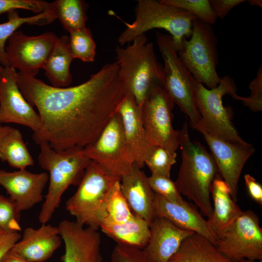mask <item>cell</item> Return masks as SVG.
I'll return each instance as SVG.
<instances>
[{
    "instance_id": "cell-1",
    "label": "cell",
    "mask_w": 262,
    "mask_h": 262,
    "mask_svg": "<svg viewBox=\"0 0 262 262\" xmlns=\"http://www.w3.org/2000/svg\"><path fill=\"white\" fill-rule=\"evenodd\" d=\"M17 83L26 100L38 110L40 125L33 139L56 151L94 142L129 94L117 61L75 86L55 87L20 72Z\"/></svg>"
},
{
    "instance_id": "cell-2",
    "label": "cell",
    "mask_w": 262,
    "mask_h": 262,
    "mask_svg": "<svg viewBox=\"0 0 262 262\" xmlns=\"http://www.w3.org/2000/svg\"><path fill=\"white\" fill-rule=\"evenodd\" d=\"M181 163L175 183L180 194L192 200L208 218L213 211L210 194L218 169L212 154L189 135L187 121L179 131Z\"/></svg>"
},
{
    "instance_id": "cell-3",
    "label": "cell",
    "mask_w": 262,
    "mask_h": 262,
    "mask_svg": "<svg viewBox=\"0 0 262 262\" xmlns=\"http://www.w3.org/2000/svg\"><path fill=\"white\" fill-rule=\"evenodd\" d=\"M115 52L120 75L141 108L154 90L164 85V67L157 60L153 44L144 34L125 48L116 46Z\"/></svg>"
},
{
    "instance_id": "cell-4",
    "label": "cell",
    "mask_w": 262,
    "mask_h": 262,
    "mask_svg": "<svg viewBox=\"0 0 262 262\" xmlns=\"http://www.w3.org/2000/svg\"><path fill=\"white\" fill-rule=\"evenodd\" d=\"M38 160L40 166L49 173V184L38 219L46 224L59 207L61 197L70 185L78 186L90 160L83 153V148L74 147L56 151L46 143L39 144Z\"/></svg>"
},
{
    "instance_id": "cell-5",
    "label": "cell",
    "mask_w": 262,
    "mask_h": 262,
    "mask_svg": "<svg viewBox=\"0 0 262 262\" xmlns=\"http://www.w3.org/2000/svg\"><path fill=\"white\" fill-rule=\"evenodd\" d=\"M116 16L126 26L117 39L121 46L130 44L149 30L161 29L170 34L177 52L181 48L183 40L190 37L193 22L197 18L183 9L155 0H138L135 19L131 23Z\"/></svg>"
},
{
    "instance_id": "cell-6",
    "label": "cell",
    "mask_w": 262,
    "mask_h": 262,
    "mask_svg": "<svg viewBox=\"0 0 262 262\" xmlns=\"http://www.w3.org/2000/svg\"><path fill=\"white\" fill-rule=\"evenodd\" d=\"M117 180L91 160L76 192L66 201V210L78 223L98 230L108 216L107 193Z\"/></svg>"
},
{
    "instance_id": "cell-7",
    "label": "cell",
    "mask_w": 262,
    "mask_h": 262,
    "mask_svg": "<svg viewBox=\"0 0 262 262\" xmlns=\"http://www.w3.org/2000/svg\"><path fill=\"white\" fill-rule=\"evenodd\" d=\"M237 87L232 78L228 75L221 78L218 85L208 89L198 83L196 91V103L200 120L196 130L201 133L224 139L245 147L252 145L239 135L230 119V110L223 104L226 95L236 94Z\"/></svg>"
},
{
    "instance_id": "cell-8",
    "label": "cell",
    "mask_w": 262,
    "mask_h": 262,
    "mask_svg": "<svg viewBox=\"0 0 262 262\" xmlns=\"http://www.w3.org/2000/svg\"><path fill=\"white\" fill-rule=\"evenodd\" d=\"M218 39L211 25L197 18L192 23L189 40L184 39L177 52L182 64L196 82L206 88L216 87L220 81L216 67L218 63Z\"/></svg>"
},
{
    "instance_id": "cell-9",
    "label": "cell",
    "mask_w": 262,
    "mask_h": 262,
    "mask_svg": "<svg viewBox=\"0 0 262 262\" xmlns=\"http://www.w3.org/2000/svg\"><path fill=\"white\" fill-rule=\"evenodd\" d=\"M156 39L164 61V89L174 103L189 117L191 127L196 129L200 120L196 103L198 83L180 60L171 36L156 31Z\"/></svg>"
},
{
    "instance_id": "cell-10",
    "label": "cell",
    "mask_w": 262,
    "mask_h": 262,
    "mask_svg": "<svg viewBox=\"0 0 262 262\" xmlns=\"http://www.w3.org/2000/svg\"><path fill=\"white\" fill-rule=\"evenodd\" d=\"M83 152L107 174L120 180L131 171L135 163L126 142L117 113L97 139L83 147Z\"/></svg>"
},
{
    "instance_id": "cell-11",
    "label": "cell",
    "mask_w": 262,
    "mask_h": 262,
    "mask_svg": "<svg viewBox=\"0 0 262 262\" xmlns=\"http://www.w3.org/2000/svg\"><path fill=\"white\" fill-rule=\"evenodd\" d=\"M223 255L234 262L243 259L262 260V229L253 212L241 214L218 236L215 246Z\"/></svg>"
},
{
    "instance_id": "cell-12",
    "label": "cell",
    "mask_w": 262,
    "mask_h": 262,
    "mask_svg": "<svg viewBox=\"0 0 262 262\" xmlns=\"http://www.w3.org/2000/svg\"><path fill=\"white\" fill-rule=\"evenodd\" d=\"M174 102L164 87L154 90L141 108L146 133L152 146H159L172 152L179 147V131L172 125Z\"/></svg>"
},
{
    "instance_id": "cell-13",
    "label": "cell",
    "mask_w": 262,
    "mask_h": 262,
    "mask_svg": "<svg viewBox=\"0 0 262 262\" xmlns=\"http://www.w3.org/2000/svg\"><path fill=\"white\" fill-rule=\"evenodd\" d=\"M58 39L52 32L28 36L20 31H16L5 47L9 66L17 68L24 75L35 77L44 68Z\"/></svg>"
},
{
    "instance_id": "cell-14",
    "label": "cell",
    "mask_w": 262,
    "mask_h": 262,
    "mask_svg": "<svg viewBox=\"0 0 262 262\" xmlns=\"http://www.w3.org/2000/svg\"><path fill=\"white\" fill-rule=\"evenodd\" d=\"M17 73L14 68L4 67L0 80V124L22 125L35 132L40 125V117L21 92Z\"/></svg>"
},
{
    "instance_id": "cell-15",
    "label": "cell",
    "mask_w": 262,
    "mask_h": 262,
    "mask_svg": "<svg viewBox=\"0 0 262 262\" xmlns=\"http://www.w3.org/2000/svg\"><path fill=\"white\" fill-rule=\"evenodd\" d=\"M201 133L211 149L220 176L230 188L231 197L236 202L240 175L254 148L252 146L245 147L205 132Z\"/></svg>"
},
{
    "instance_id": "cell-16",
    "label": "cell",
    "mask_w": 262,
    "mask_h": 262,
    "mask_svg": "<svg viewBox=\"0 0 262 262\" xmlns=\"http://www.w3.org/2000/svg\"><path fill=\"white\" fill-rule=\"evenodd\" d=\"M65 246L63 262H102L101 237L97 230L63 220L58 226Z\"/></svg>"
},
{
    "instance_id": "cell-17",
    "label": "cell",
    "mask_w": 262,
    "mask_h": 262,
    "mask_svg": "<svg viewBox=\"0 0 262 262\" xmlns=\"http://www.w3.org/2000/svg\"><path fill=\"white\" fill-rule=\"evenodd\" d=\"M49 179L45 172L34 173L26 169L8 172L0 169V185L20 212L30 210L42 201L43 191Z\"/></svg>"
},
{
    "instance_id": "cell-18",
    "label": "cell",
    "mask_w": 262,
    "mask_h": 262,
    "mask_svg": "<svg viewBox=\"0 0 262 262\" xmlns=\"http://www.w3.org/2000/svg\"><path fill=\"white\" fill-rule=\"evenodd\" d=\"M117 113L129 149L135 162L142 168L153 146L146 133L141 108L130 93L120 104Z\"/></svg>"
},
{
    "instance_id": "cell-19",
    "label": "cell",
    "mask_w": 262,
    "mask_h": 262,
    "mask_svg": "<svg viewBox=\"0 0 262 262\" xmlns=\"http://www.w3.org/2000/svg\"><path fill=\"white\" fill-rule=\"evenodd\" d=\"M154 211L155 217L165 218L180 229L201 235L216 246L217 235L190 203L172 202L155 193Z\"/></svg>"
},
{
    "instance_id": "cell-20",
    "label": "cell",
    "mask_w": 262,
    "mask_h": 262,
    "mask_svg": "<svg viewBox=\"0 0 262 262\" xmlns=\"http://www.w3.org/2000/svg\"><path fill=\"white\" fill-rule=\"evenodd\" d=\"M61 239L58 227L43 224L37 229L28 227L10 250L29 262H44L61 246Z\"/></svg>"
},
{
    "instance_id": "cell-21",
    "label": "cell",
    "mask_w": 262,
    "mask_h": 262,
    "mask_svg": "<svg viewBox=\"0 0 262 262\" xmlns=\"http://www.w3.org/2000/svg\"><path fill=\"white\" fill-rule=\"evenodd\" d=\"M150 236L143 249L151 262H168L183 241L194 232L180 229L168 219L155 217L149 225Z\"/></svg>"
},
{
    "instance_id": "cell-22",
    "label": "cell",
    "mask_w": 262,
    "mask_h": 262,
    "mask_svg": "<svg viewBox=\"0 0 262 262\" xmlns=\"http://www.w3.org/2000/svg\"><path fill=\"white\" fill-rule=\"evenodd\" d=\"M121 191L132 211L144 219L150 225L155 217V193L148 177L135 163L131 171L120 180Z\"/></svg>"
},
{
    "instance_id": "cell-23",
    "label": "cell",
    "mask_w": 262,
    "mask_h": 262,
    "mask_svg": "<svg viewBox=\"0 0 262 262\" xmlns=\"http://www.w3.org/2000/svg\"><path fill=\"white\" fill-rule=\"evenodd\" d=\"M211 194L213 207V213L207 222L218 237L243 211L232 198L230 188L220 175H217L213 180Z\"/></svg>"
},
{
    "instance_id": "cell-24",
    "label": "cell",
    "mask_w": 262,
    "mask_h": 262,
    "mask_svg": "<svg viewBox=\"0 0 262 262\" xmlns=\"http://www.w3.org/2000/svg\"><path fill=\"white\" fill-rule=\"evenodd\" d=\"M100 228L117 244L142 249L147 246L150 236L149 224L142 217L134 213L130 219L120 223L106 217Z\"/></svg>"
},
{
    "instance_id": "cell-25",
    "label": "cell",
    "mask_w": 262,
    "mask_h": 262,
    "mask_svg": "<svg viewBox=\"0 0 262 262\" xmlns=\"http://www.w3.org/2000/svg\"><path fill=\"white\" fill-rule=\"evenodd\" d=\"M168 262H234L218 251L209 240L193 233L182 242Z\"/></svg>"
},
{
    "instance_id": "cell-26",
    "label": "cell",
    "mask_w": 262,
    "mask_h": 262,
    "mask_svg": "<svg viewBox=\"0 0 262 262\" xmlns=\"http://www.w3.org/2000/svg\"><path fill=\"white\" fill-rule=\"evenodd\" d=\"M69 37L58 39L43 69L52 86L66 87L72 82L70 66L74 59L68 46Z\"/></svg>"
},
{
    "instance_id": "cell-27",
    "label": "cell",
    "mask_w": 262,
    "mask_h": 262,
    "mask_svg": "<svg viewBox=\"0 0 262 262\" xmlns=\"http://www.w3.org/2000/svg\"><path fill=\"white\" fill-rule=\"evenodd\" d=\"M0 160L18 170L33 165L34 160L18 130L11 128L4 138L0 147Z\"/></svg>"
},
{
    "instance_id": "cell-28",
    "label": "cell",
    "mask_w": 262,
    "mask_h": 262,
    "mask_svg": "<svg viewBox=\"0 0 262 262\" xmlns=\"http://www.w3.org/2000/svg\"><path fill=\"white\" fill-rule=\"evenodd\" d=\"M7 16L8 21L0 24V64L4 67L9 66L5 53L6 42L19 27L25 23L45 25L56 19L48 4L44 11L32 16L21 17L16 10L8 13Z\"/></svg>"
},
{
    "instance_id": "cell-29",
    "label": "cell",
    "mask_w": 262,
    "mask_h": 262,
    "mask_svg": "<svg viewBox=\"0 0 262 262\" xmlns=\"http://www.w3.org/2000/svg\"><path fill=\"white\" fill-rule=\"evenodd\" d=\"M55 18L69 33L86 27L87 16L84 1L81 0H56L49 2Z\"/></svg>"
},
{
    "instance_id": "cell-30",
    "label": "cell",
    "mask_w": 262,
    "mask_h": 262,
    "mask_svg": "<svg viewBox=\"0 0 262 262\" xmlns=\"http://www.w3.org/2000/svg\"><path fill=\"white\" fill-rule=\"evenodd\" d=\"M105 202L107 217L115 223L124 222L133 214L121 191L120 180L116 181L110 187Z\"/></svg>"
},
{
    "instance_id": "cell-31",
    "label": "cell",
    "mask_w": 262,
    "mask_h": 262,
    "mask_svg": "<svg viewBox=\"0 0 262 262\" xmlns=\"http://www.w3.org/2000/svg\"><path fill=\"white\" fill-rule=\"evenodd\" d=\"M68 46L74 59L83 62H92L96 56V44L89 28L73 31L69 33Z\"/></svg>"
},
{
    "instance_id": "cell-32",
    "label": "cell",
    "mask_w": 262,
    "mask_h": 262,
    "mask_svg": "<svg viewBox=\"0 0 262 262\" xmlns=\"http://www.w3.org/2000/svg\"><path fill=\"white\" fill-rule=\"evenodd\" d=\"M176 152H172L159 146H153L145 160L151 174L170 178V171L173 164L176 163Z\"/></svg>"
},
{
    "instance_id": "cell-33",
    "label": "cell",
    "mask_w": 262,
    "mask_h": 262,
    "mask_svg": "<svg viewBox=\"0 0 262 262\" xmlns=\"http://www.w3.org/2000/svg\"><path fill=\"white\" fill-rule=\"evenodd\" d=\"M160 2L183 9L211 25L217 18L209 0H162Z\"/></svg>"
},
{
    "instance_id": "cell-34",
    "label": "cell",
    "mask_w": 262,
    "mask_h": 262,
    "mask_svg": "<svg viewBox=\"0 0 262 262\" xmlns=\"http://www.w3.org/2000/svg\"><path fill=\"white\" fill-rule=\"evenodd\" d=\"M20 213L13 200L0 195V229L4 232H18L21 230Z\"/></svg>"
},
{
    "instance_id": "cell-35",
    "label": "cell",
    "mask_w": 262,
    "mask_h": 262,
    "mask_svg": "<svg viewBox=\"0 0 262 262\" xmlns=\"http://www.w3.org/2000/svg\"><path fill=\"white\" fill-rule=\"evenodd\" d=\"M148 180L153 191L165 199L178 203L186 202L181 196L175 181L170 178L151 174L148 177Z\"/></svg>"
},
{
    "instance_id": "cell-36",
    "label": "cell",
    "mask_w": 262,
    "mask_h": 262,
    "mask_svg": "<svg viewBox=\"0 0 262 262\" xmlns=\"http://www.w3.org/2000/svg\"><path fill=\"white\" fill-rule=\"evenodd\" d=\"M251 91L248 97H242L234 95V99L241 100L244 105L254 112L262 110V67L261 66L258 71L256 77L252 81L249 85Z\"/></svg>"
},
{
    "instance_id": "cell-37",
    "label": "cell",
    "mask_w": 262,
    "mask_h": 262,
    "mask_svg": "<svg viewBox=\"0 0 262 262\" xmlns=\"http://www.w3.org/2000/svg\"><path fill=\"white\" fill-rule=\"evenodd\" d=\"M110 262H151L142 249L117 244L115 246Z\"/></svg>"
},
{
    "instance_id": "cell-38",
    "label": "cell",
    "mask_w": 262,
    "mask_h": 262,
    "mask_svg": "<svg viewBox=\"0 0 262 262\" xmlns=\"http://www.w3.org/2000/svg\"><path fill=\"white\" fill-rule=\"evenodd\" d=\"M48 4V2L40 0H0V15L18 9L38 14L45 10Z\"/></svg>"
},
{
    "instance_id": "cell-39",
    "label": "cell",
    "mask_w": 262,
    "mask_h": 262,
    "mask_svg": "<svg viewBox=\"0 0 262 262\" xmlns=\"http://www.w3.org/2000/svg\"><path fill=\"white\" fill-rule=\"evenodd\" d=\"M246 1L245 0H209V2L217 18L223 19L232 9Z\"/></svg>"
},
{
    "instance_id": "cell-40",
    "label": "cell",
    "mask_w": 262,
    "mask_h": 262,
    "mask_svg": "<svg viewBox=\"0 0 262 262\" xmlns=\"http://www.w3.org/2000/svg\"><path fill=\"white\" fill-rule=\"evenodd\" d=\"M245 184L251 197L257 203L262 204V186L249 174L244 176Z\"/></svg>"
},
{
    "instance_id": "cell-41",
    "label": "cell",
    "mask_w": 262,
    "mask_h": 262,
    "mask_svg": "<svg viewBox=\"0 0 262 262\" xmlns=\"http://www.w3.org/2000/svg\"><path fill=\"white\" fill-rule=\"evenodd\" d=\"M21 238L18 232H4L0 235V259Z\"/></svg>"
},
{
    "instance_id": "cell-42",
    "label": "cell",
    "mask_w": 262,
    "mask_h": 262,
    "mask_svg": "<svg viewBox=\"0 0 262 262\" xmlns=\"http://www.w3.org/2000/svg\"><path fill=\"white\" fill-rule=\"evenodd\" d=\"M0 262H29L10 250L7 251L0 258Z\"/></svg>"
},
{
    "instance_id": "cell-43",
    "label": "cell",
    "mask_w": 262,
    "mask_h": 262,
    "mask_svg": "<svg viewBox=\"0 0 262 262\" xmlns=\"http://www.w3.org/2000/svg\"><path fill=\"white\" fill-rule=\"evenodd\" d=\"M11 128V127L10 126H3L0 125V147L4 138H5L7 134L8 133Z\"/></svg>"
},
{
    "instance_id": "cell-44",
    "label": "cell",
    "mask_w": 262,
    "mask_h": 262,
    "mask_svg": "<svg viewBox=\"0 0 262 262\" xmlns=\"http://www.w3.org/2000/svg\"><path fill=\"white\" fill-rule=\"evenodd\" d=\"M251 6H256L259 7H262V0H248L247 1Z\"/></svg>"
},
{
    "instance_id": "cell-45",
    "label": "cell",
    "mask_w": 262,
    "mask_h": 262,
    "mask_svg": "<svg viewBox=\"0 0 262 262\" xmlns=\"http://www.w3.org/2000/svg\"><path fill=\"white\" fill-rule=\"evenodd\" d=\"M239 262H256V261L250 260L248 259H243L240 261Z\"/></svg>"
},
{
    "instance_id": "cell-46",
    "label": "cell",
    "mask_w": 262,
    "mask_h": 262,
    "mask_svg": "<svg viewBox=\"0 0 262 262\" xmlns=\"http://www.w3.org/2000/svg\"><path fill=\"white\" fill-rule=\"evenodd\" d=\"M3 70H4V67L0 66V80L1 77L2 76V73H3Z\"/></svg>"
},
{
    "instance_id": "cell-47",
    "label": "cell",
    "mask_w": 262,
    "mask_h": 262,
    "mask_svg": "<svg viewBox=\"0 0 262 262\" xmlns=\"http://www.w3.org/2000/svg\"><path fill=\"white\" fill-rule=\"evenodd\" d=\"M4 233V232L1 229H0V235Z\"/></svg>"
}]
</instances>
